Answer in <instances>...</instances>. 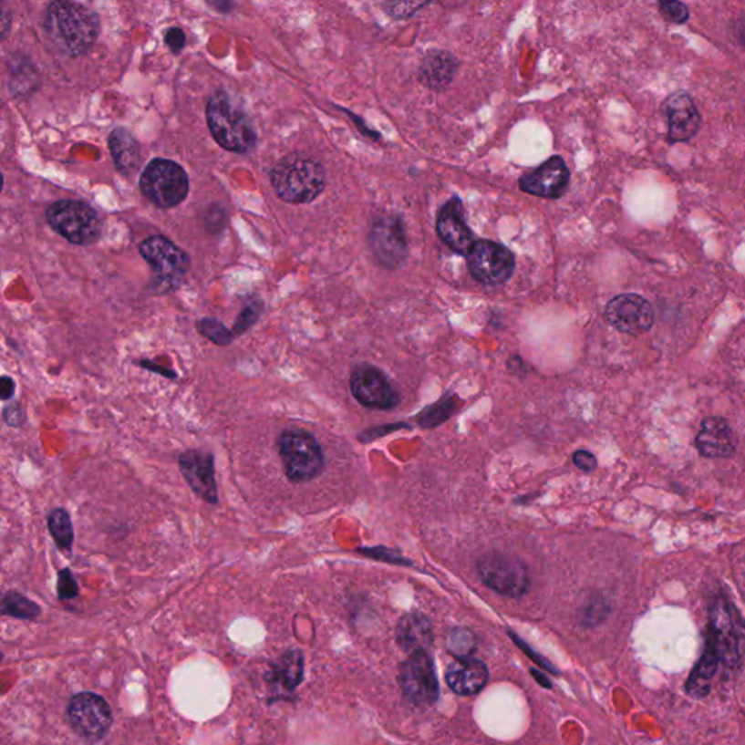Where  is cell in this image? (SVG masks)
Here are the masks:
<instances>
[{"label":"cell","instance_id":"obj_1","mask_svg":"<svg viewBox=\"0 0 745 745\" xmlns=\"http://www.w3.org/2000/svg\"><path fill=\"white\" fill-rule=\"evenodd\" d=\"M44 28L58 50L79 57L97 43L101 34V19L85 5L58 0L48 5Z\"/></svg>","mask_w":745,"mask_h":745},{"label":"cell","instance_id":"obj_2","mask_svg":"<svg viewBox=\"0 0 745 745\" xmlns=\"http://www.w3.org/2000/svg\"><path fill=\"white\" fill-rule=\"evenodd\" d=\"M205 117L210 133L222 148L239 155L251 153L256 148L258 136L253 121L223 90L210 97Z\"/></svg>","mask_w":745,"mask_h":745},{"label":"cell","instance_id":"obj_3","mask_svg":"<svg viewBox=\"0 0 745 745\" xmlns=\"http://www.w3.org/2000/svg\"><path fill=\"white\" fill-rule=\"evenodd\" d=\"M324 166L316 159L302 155H288L274 166L271 184L283 202L305 204L314 202L324 191Z\"/></svg>","mask_w":745,"mask_h":745},{"label":"cell","instance_id":"obj_4","mask_svg":"<svg viewBox=\"0 0 745 745\" xmlns=\"http://www.w3.org/2000/svg\"><path fill=\"white\" fill-rule=\"evenodd\" d=\"M277 451L290 482H310L324 472V449L306 429H285L278 436Z\"/></svg>","mask_w":745,"mask_h":745},{"label":"cell","instance_id":"obj_5","mask_svg":"<svg viewBox=\"0 0 745 745\" xmlns=\"http://www.w3.org/2000/svg\"><path fill=\"white\" fill-rule=\"evenodd\" d=\"M46 220L56 233L72 245H94L101 236V217L89 204L78 200L53 202L46 212Z\"/></svg>","mask_w":745,"mask_h":745},{"label":"cell","instance_id":"obj_6","mask_svg":"<svg viewBox=\"0 0 745 745\" xmlns=\"http://www.w3.org/2000/svg\"><path fill=\"white\" fill-rule=\"evenodd\" d=\"M140 190L159 209H172L190 192V180L182 166L170 159H153L140 177Z\"/></svg>","mask_w":745,"mask_h":745},{"label":"cell","instance_id":"obj_7","mask_svg":"<svg viewBox=\"0 0 745 745\" xmlns=\"http://www.w3.org/2000/svg\"><path fill=\"white\" fill-rule=\"evenodd\" d=\"M476 571L486 587L498 595L520 598L529 591V568L515 554L488 552L476 562Z\"/></svg>","mask_w":745,"mask_h":745},{"label":"cell","instance_id":"obj_8","mask_svg":"<svg viewBox=\"0 0 745 745\" xmlns=\"http://www.w3.org/2000/svg\"><path fill=\"white\" fill-rule=\"evenodd\" d=\"M139 253L150 265L155 274L156 285L163 292L177 288L191 267L190 256L180 246L160 234L144 239L139 246Z\"/></svg>","mask_w":745,"mask_h":745},{"label":"cell","instance_id":"obj_9","mask_svg":"<svg viewBox=\"0 0 745 745\" xmlns=\"http://www.w3.org/2000/svg\"><path fill=\"white\" fill-rule=\"evenodd\" d=\"M67 719L76 734L89 742L104 739L112 725V710L102 696L83 691L70 698Z\"/></svg>","mask_w":745,"mask_h":745},{"label":"cell","instance_id":"obj_10","mask_svg":"<svg viewBox=\"0 0 745 745\" xmlns=\"http://www.w3.org/2000/svg\"><path fill=\"white\" fill-rule=\"evenodd\" d=\"M400 688L410 702L418 706H429L439 698V680L436 667L427 651L409 654L400 666Z\"/></svg>","mask_w":745,"mask_h":745},{"label":"cell","instance_id":"obj_11","mask_svg":"<svg viewBox=\"0 0 745 745\" xmlns=\"http://www.w3.org/2000/svg\"><path fill=\"white\" fill-rule=\"evenodd\" d=\"M468 267L482 285H504L514 273L515 258L510 249L497 242L476 241L468 255Z\"/></svg>","mask_w":745,"mask_h":745},{"label":"cell","instance_id":"obj_12","mask_svg":"<svg viewBox=\"0 0 745 745\" xmlns=\"http://www.w3.org/2000/svg\"><path fill=\"white\" fill-rule=\"evenodd\" d=\"M605 316L613 328L629 336L648 332L654 325L651 303L635 293L616 295L607 303Z\"/></svg>","mask_w":745,"mask_h":745},{"label":"cell","instance_id":"obj_13","mask_svg":"<svg viewBox=\"0 0 745 745\" xmlns=\"http://www.w3.org/2000/svg\"><path fill=\"white\" fill-rule=\"evenodd\" d=\"M349 386L357 402L370 409H392L399 404L389 378L370 364H361L353 371Z\"/></svg>","mask_w":745,"mask_h":745},{"label":"cell","instance_id":"obj_14","mask_svg":"<svg viewBox=\"0 0 745 745\" xmlns=\"http://www.w3.org/2000/svg\"><path fill=\"white\" fill-rule=\"evenodd\" d=\"M181 473L185 482L197 497L207 504H219V486L216 481L214 456L210 451L190 449L178 459Z\"/></svg>","mask_w":745,"mask_h":745},{"label":"cell","instance_id":"obj_15","mask_svg":"<svg viewBox=\"0 0 745 745\" xmlns=\"http://www.w3.org/2000/svg\"><path fill=\"white\" fill-rule=\"evenodd\" d=\"M571 173L561 156L547 159L539 168L520 178V190L534 197L558 200L568 190Z\"/></svg>","mask_w":745,"mask_h":745},{"label":"cell","instance_id":"obj_16","mask_svg":"<svg viewBox=\"0 0 745 745\" xmlns=\"http://www.w3.org/2000/svg\"><path fill=\"white\" fill-rule=\"evenodd\" d=\"M706 642H709L713 648L717 649L720 663L729 668H734L739 664V637L731 610L724 600H718L710 609L709 629Z\"/></svg>","mask_w":745,"mask_h":745},{"label":"cell","instance_id":"obj_17","mask_svg":"<svg viewBox=\"0 0 745 745\" xmlns=\"http://www.w3.org/2000/svg\"><path fill=\"white\" fill-rule=\"evenodd\" d=\"M437 234L454 253L469 255L475 245V236L466 223L465 212L460 200L447 202L437 217Z\"/></svg>","mask_w":745,"mask_h":745},{"label":"cell","instance_id":"obj_18","mask_svg":"<svg viewBox=\"0 0 745 745\" xmlns=\"http://www.w3.org/2000/svg\"><path fill=\"white\" fill-rule=\"evenodd\" d=\"M664 111L668 117V141L683 143L698 134L700 129V112L686 92H674L664 101Z\"/></svg>","mask_w":745,"mask_h":745},{"label":"cell","instance_id":"obj_19","mask_svg":"<svg viewBox=\"0 0 745 745\" xmlns=\"http://www.w3.org/2000/svg\"><path fill=\"white\" fill-rule=\"evenodd\" d=\"M371 248L386 267H397L407 255V242L399 220L378 219L371 231Z\"/></svg>","mask_w":745,"mask_h":745},{"label":"cell","instance_id":"obj_20","mask_svg":"<svg viewBox=\"0 0 745 745\" xmlns=\"http://www.w3.org/2000/svg\"><path fill=\"white\" fill-rule=\"evenodd\" d=\"M696 447L703 458H731L735 453L734 431L724 418H706L696 437Z\"/></svg>","mask_w":745,"mask_h":745},{"label":"cell","instance_id":"obj_21","mask_svg":"<svg viewBox=\"0 0 745 745\" xmlns=\"http://www.w3.org/2000/svg\"><path fill=\"white\" fill-rule=\"evenodd\" d=\"M490 678L488 667L478 658H456L447 667L446 681L449 688L460 696H473L485 688Z\"/></svg>","mask_w":745,"mask_h":745},{"label":"cell","instance_id":"obj_22","mask_svg":"<svg viewBox=\"0 0 745 745\" xmlns=\"http://www.w3.org/2000/svg\"><path fill=\"white\" fill-rule=\"evenodd\" d=\"M458 58L449 51H429L419 67V80L432 90H443L458 73Z\"/></svg>","mask_w":745,"mask_h":745},{"label":"cell","instance_id":"obj_23","mask_svg":"<svg viewBox=\"0 0 745 745\" xmlns=\"http://www.w3.org/2000/svg\"><path fill=\"white\" fill-rule=\"evenodd\" d=\"M398 644L400 648L414 652L429 651L432 644V626L427 616L419 612H410L399 620L397 630Z\"/></svg>","mask_w":745,"mask_h":745},{"label":"cell","instance_id":"obj_24","mask_svg":"<svg viewBox=\"0 0 745 745\" xmlns=\"http://www.w3.org/2000/svg\"><path fill=\"white\" fill-rule=\"evenodd\" d=\"M109 151L116 163V170L124 177H131L140 163V144L130 131L123 127L114 129L109 139Z\"/></svg>","mask_w":745,"mask_h":745},{"label":"cell","instance_id":"obj_25","mask_svg":"<svg viewBox=\"0 0 745 745\" xmlns=\"http://www.w3.org/2000/svg\"><path fill=\"white\" fill-rule=\"evenodd\" d=\"M719 664L720 658L717 649L713 648L709 642H706L705 651L698 658V664L686 683V690L691 698H702L709 693L710 683H712L713 676L717 674Z\"/></svg>","mask_w":745,"mask_h":745},{"label":"cell","instance_id":"obj_26","mask_svg":"<svg viewBox=\"0 0 745 745\" xmlns=\"http://www.w3.org/2000/svg\"><path fill=\"white\" fill-rule=\"evenodd\" d=\"M305 674V659L302 652L288 651L287 654L278 659V663L273 664L270 680L274 686H280L281 690H295L303 680Z\"/></svg>","mask_w":745,"mask_h":745},{"label":"cell","instance_id":"obj_27","mask_svg":"<svg viewBox=\"0 0 745 745\" xmlns=\"http://www.w3.org/2000/svg\"><path fill=\"white\" fill-rule=\"evenodd\" d=\"M47 526L56 546L66 554H72L75 530L67 510L62 507L51 510L47 517Z\"/></svg>","mask_w":745,"mask_h":745},{"label":"cell","instance_id":"obj_28","mask_svg":"<svg viewBox=\"0 0 745 745\" xmlns=\"http://www.w3.org/2000/svg\"><path fill=\"white\" fill-rule=\"evenodd\" d=\"M460 400L454 395H446L441 398L436 404L429 405V407L422 409L417 417L418 424L421 425L422 429H434L439 425L446 422L449 418L453 417L454 412L458 410Z\"/></svg>","mask_w":745,"mask_h":745},{"label":"cell","instance_id":"obj_29","mask_svg":"<svg viewBox=\"0 0 745 745\" xmlns=\"http://www.w3.org/2000/svg\"><path fill=\"white\" fill-rule=\"evenodd\" d=\"M2 615L15 619L36 620L41 615L40 605L16 591H9L2 598Z\"/></svg>","mask_w":745,"mask_h":745},{"label":"cell","instance_id":"obj_30","mask_svg":"<svg viewBox=\"0 0 745 745\" xmlns=\"http://www.w3.org/2000/svg\"><path fill=\"white\" fill-rule=\"evenodd\" d=\"M197 331L200 336L220 347L231 346L234 339L233 332L216 317H202L197 324Z\"/></svg>","mask_w":745,"mask_h":745},{"label":"cell","instance_id":"obj_31","mask_svg":"<svg viewBox=\"0 0 745 745\" xmlns=\"http://www.w3.org/2000/svg\"><path fill=\"white\" fill-rule=\"evenodd\" d=\"M264 312L263 300L254 299L246 303L245 307L242 309L241 315L234 322L233 332L234 336H243L245 332L253 328L256 322L260 321L261 315Z\"/></svg>","mask_w":745,"mask_h":745},{"label":"cell","instance_id":"obj_32","mask_svg":"<svg viewBox=\"0 0 745 745\" xmlns=\"http://www.w3.org/2000/svg\"><path fill=\"white\" fill-rule=\"evenodd\" d=\"M475 635L471 630L463 629V627H456L451 630L447 637V647L453 652L458 658L471 656V652L475 649Z\"/></svg>","mask_w":745,"mask_h":745},{"label":"cell","instance_id":"obj_33","mask_svg":"<svg viewBox=\"0 0 745 745\" xmlns=\"http://www.w3.org/2000/svg\"><path fill=\"white\" fill-rule=\"evenodd\" d=\"M79 584L70 568H63L57 574V595L62 602L73 600L79 595Z\"/></svg>","mask_w":745,"mask_h":745},{"label":"cell","instance_id":"obj_34","mask_svg":"<svg viewBox=\"0 0 745 745\" xmlns=\"http://www.w3.org/2000/svg\"><path fill=\"white\" fill-rule=\"evenodd\" d=\"M659 12L663 15L667 21L674 22V24H684L690 18L688 9L686 5L681 2H661L659 4Z\"/></svg>","mask_w":745,"mask_h":745},{"label":"cell","instance_id":"obj_35","mask_svg":"<svg viewBox=\"0 0 745 745\" xmlns=\"http://www.w3.org/2000/svg\"><path fill=\"white\" fill-rule=\"evenodd\" d=\"M508 635H510V637L514 641V644L517 645L519 648H522L524 654H526L529 658H532V661H534L537 666H541L543 670L549 671V673L559 674V671L554 668V666L549 663V659L544 658L542 654H537V651H534L529 644L523 641L519 635H515L514 632H508Z\"/></svg>","mask_w":745,"mask_h":745},{"label":"cell","instance_id":"obj_36","mask_svg":"<svg viewBox=\"0 0 745 745\" xmlns=\"http://www.w3.org/2000/svg\"><path fill=\"white\" fill-rule=\"evenodd\" d=\"M4 421L6 422L9 427L21 429L22 425L26 422V410L21 407V404L14 402V404L6 405V407L4 408Z\"/></svg>","mask_w":745,"mask_h":745},{"label":"cell","instance_id":"obj_37","mask_svg":"<svg viewBox=\"0 0 745 745\" xmlns=\"http://www.w3.org/2000/svg\"><path fill=\"white\" fill-rule=\"evenodd\" d=\"M361 552H364V554H367V556H370V558L378 559V561L390 562V564H399V565H410L409 561L402 558V556H399L398 554H393L392 551H389V549H385V547H375V549H367V547H364V549H361Z\"/></svg>","mask_w":745,"mask_h":745},{"label":"cell","instance_id":"obj_38","mask_svg":"<svg viewBox=\"0 0 745 745\" xmlns=\"http://www.w3.org/2000/svg\"><path fill=\"white\" fill-rule=\"evenodd\" d=\"M165 44L170 47V50L175 55L184 50L185 44H187V36L184 31L177 26L168 29L165 33Z\"/></svg>","mask_w":745,"mask_h":745},{"label":"cell","instance_id":"obj_39","mask_svg":"<svg viewBox=\"0 0 745 745\" xmlns=\"http://www.w3.org/2000/svg\"><path fill=\"white\" fill-rule=\"evenodd\" d=\"M424 6L425 4H408V2H405V4L385 5L388 14L398 19L409 18L412 15L417 14L418 9Z\"/></svg>","mask_w":745,"mask_h":745},{"label":"cell","instance_id":"obj_40","mask_svg":"<svg viewBox=\"0 0 745 745\" xmlns=\"http://www.w3.org/2000/svg\"><path fill=\"white\" fill-rule=\"evenodd\" d=\"M574 465L583 472H595L597 469V459L595 454L587 450H576L573 456Z\"/></svg>","mask_w":745,"mask_h":745},{"label":"cell","instance_id":"obj_41","mask_svg":"<svg viewBox=\"0 0 745 745\" xmlns=\"http://www.w3.org/2000/svg\"><path fill=\"white\" fill-rule=\"evenodd\" d=\"M136 364L139 367L143 368V370L150 371V373H155V375L163 376V378H170V380H178L177 371L170 367H165V366H160V364L155 363V361L140 360L136 361Z\"/></svg>","mask_w":745,"mask_h":745},{"label":"cell","instance_id":"obj_42","mask_svg":"<svg viewBox=\"0 0 745 745\" xmlns=\"http://www.w3.org/2000/svg\"><path fill=\"white\" fill-rule=\"evenodd\" d=\"M603 610H605V607H603L602 603H590V605H587V607H585L583 612L584 623L593 625V623L600 622L603 616Z\"/></svg>","mask_w":745,"mask_h":745},{"label":"cell","instance_id":"obj_43","mask_svg":"<svg viewBox=\"0 0 745 745\" xmlns=\"http://www.w3.org/2000/svg\"><path fill=\"white\" fill-rule=\"evenodd\" d=\"M15 390H16V383L11 376H2L0 378V399L4 402L11 400L15 397Z\"/></svg>","mask_w":745,"mask_h":745},{"label":"cell","instance_id":"obj_44","mask_svg":"<svg viewBox=\"0 0 745 745\" xmlns=\"http://www.w3.org/2000/svg\"><path fill=\"white\" fill-rule=\"evenodd\" d=\"M532 674H533V678H536L537 683L541 684L542 688H552L551 680H549V678H547L546 676H544V674L542 673V671H537L534 670V668H532Z\"/></svg>","mask_w":745,"mask_h":745}]
</instances>
